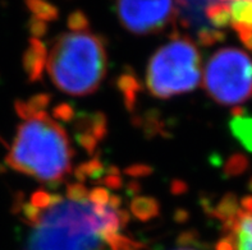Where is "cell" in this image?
<instances>
[{"label": "cell", "instance_id": "obj_1", "mask_svg": "<svg viewBox=\"0 0 252 250\" xmlns=\"http://www.w3.org/2000/svg\"><path fill=\"white\" fill-rule=\"evenodd\" d=\"M16 207L29 227L23 250H144L123 232L129 215L108 187L90 189L78 179L61 193L37 190Z\"/></svg>", "mask_w": 252, "mask_h": 250}, {"label": "cell", "instance_id": "obj_2", "mask_svg": "<svg viewBox=\"0 0 252 250\" xmlns=\"http://www.w3.org/2000/svg\"><path fill=\"white\" fill-rule=\"evenodd\" d=\"M49 97L37 95L16 104L22 123L6 156L14 171L45 184H58L72 172L74 149L67 130L46 111Z\"/></svg>", "mask_w": 252, "mask_h": 250}, {"label": "cell", "instance_id": "obj_3", "mask_svg": "<svg viewBox=\"0 0 252 250\" xmlns=\"http://www.w3.org/2000/svg\"><path fill=\"white\" fill-rule=\"evenodd\" d=\"M45 69L64 93L91 95L97 91L108 70L105 41L90 28L63 32L46 51Z\"/></svg>", "mask_w": 252, "mask_h": 250}, {"label": "cell", "instance_id": "obj_4", "mask_svg": "<svg viewBox=\"0 0 252 250\" xmlns=\"http://www.w3.org/2000/svg\"><path fill=\"white\" fill-rule=\"evenodd\" d=\"M201 82V55L191 37L174 32L155 51L146 70V85L161 100L189 93Z\"/></svg>", "mask_w": 252, "mask_h": 250}, {"label": "cell", "instance_id": "obj_5", "mask_svg": "<svg viewBox=\"0 0 252 250\" xmlns=\"http://www.w3.org/2000/svg\"><path fill=\"white\" fill-rule=\"evenodd\" d=\"M204 88L215 102L238 106L252 98V57L237 48L219 49L205 65Z\"/></svg>", "mask_w": 252, "mask_h": 250}, {"label": "cell", "instance_id": "obj_6", "mask_svg": "<svg viewBox=\"0 0 252 250\" xmlns=\"http://www.w3.org/2000/svg\"><path fill=\"white\" fill-rule=\"evenodd\" d=\"M223 226L217 250H252V195L237 199L228 194L214 209Z\"/></svg>", "mask_w": 252, "mask_h": 250}, {"label": "cell", "instance_id": "obj_7", "mask_svg": "<svg viewBox=\"0 0 252 250\" xmlns=\"http://www.w3.org/2000/svg\"><path fill=\"white\" fill-rule=\"evenodd\" d=\"M122 26L134 35L161 32L177 17L174 0H117Z\"/></svg>", "mask_w": 252, "mask_h": 250}, {"label": "cell", "instance_id": "obj_8", "mask_svg": "<svg viewBox=\"0 0 252 250\" xmlns=\"http://www.w3.org/2000/svg\"><path fill=\"white\" fill-rule=\"evenodd\" d=\"M230 26L238 36L252 35V0H236L228 3Z\"/></svg>", "mask_w": 252, "mask_h": 250}, {"label": "cell", "instance_id": "obj_9", "mask_svg": "<svg viewBox=\"0 0 252 250\" xmlns=\"http://www.w3.org/2000/svg\"><path fill=\"white\" fill-rule=\"evenodd\" d=\"M46 46L38 38H31L29 49L26 51L23 63L29 77L32 81L37 80L45 69V59H46Z\"/></svg>", "mask_w": 252, "mask_h": 250}, {"label": "cell", "instance_id": "obj_10", "mask_svg": "<svg viewBox=\"0 0 252 250\" xmlns=\"http://www.w3.org/2000/svg\"><path fill=\"white\" fill-rule=\"evenodd\" d=\"M229 127L232 134L242 143V146L252 152V116L236 114V116L230 120Z\"/></svg>", "mask_w": 252, "mask_h": 250}, {"label": "cell", "instance_id": "obj_11", "mask_svg": "<svg viewBox=\"0 0 252 250\" xmlns=\"http://www.w3.org/2000/svg\"><path fill=\"white\" fill-rule=\"evenodd\" d=\"M205 17L211 28L223 31L230 26V12L228 3L218 1L211 4L205 10Z\"/></svg>", "mask_w": 252, "mask_h": 250}, {"label": "cell", "instance_id": "obj_12", "mask_svg": "<svg viewBox=\"0 0 252 250\" xmlns=\"http://www.w3.org/2000/svg\"><path fill=\"white\" fill-rule=\"evenodd\" d=\"M26 5L41 21H55L59 17V10L49 0H25Z\"/></svg>", "mask_w": 252, "mask_h": 250}, {"label": "cell", "instance_id": "obj_13", "mask_svg": "<svg viewBox=\"0 0 252 250\" xmlns=\"http://www.w3.org/2000/svg\"><path fill=\"white\" fill-rule=\"evenodd\" d=\"M68 28L70 31H83V29L90 28L89 18L82 10H74L73 13H70V16L68 17Z\"/></svg>", "mask_w": 252, "mask_h": 250}, {"label": "cell", "instance_id": "obj_14", "mask_svg": "<svg viewBox=\"0 0 252 250\" xmlns=\"http://www.w3.org/2000/svg\"><path fill=\"white\" fill-rule=\"evenodd\" d=\"M29 27L32 35L38 38L41 37V36H44L45 33H46V31H48V25H46L44 21L38 19L37 17L35 16H32L31 18H30Z\"/></svg>", "mask_w": 252, "mask_h": 250}, {"label": "cell", "instance_id": "obj_15", "mask_svg": "<svg viewBox=\"0 0 252 250\" xmlns=\"http://www.w3.org/2000/svg\"><path fill=\"white\" fill-rule=\"evenodd\" d=\"M173 250H197V249H196V248H193V247H189V245L185 244L183 247H178V248H176V249H173Z\"/></svg>", "mask_w": 252, "mask_h": 250}, {"label": "cell", "instance_id": "obj_16", "mask_svg": "<svg viewBox=\"0 0 252 250\" xmlns=\"http://www.w3.org/2000/svg\"><path fill=\"white\" fill-rule=\"evenodd\" d=\"M211 4H214V3H218V1H221V0H209Z\"/></svg>", "mask_w": 252, "mask_h": 250}]
</instances>
